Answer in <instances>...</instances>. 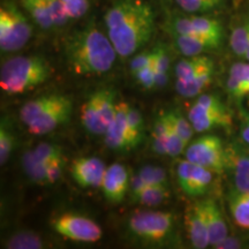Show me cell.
Instances as JSON below:
<instances>
[{
	"mask_svg": "<svg viewBox=\"0 0 249 249\" xmlns=\"http://www.w3.org/2000/svg\"><path fill=\"white\" fill-rule=\"evenodd\" d=\"M104 24L118 55L126 59L150 42L156 14L144 0H114L105 12Z\"/></svg>",
	"mask_w": 249,
	"mask_h": 249,
	"instance_id": "obj_1",
	"label": "cell"
},
{
	"mask_svg": "<svg viewBox=\"0 0 249 249\" xmlns=\"http://www.w3.org/2000/svg\"><path fill=\"white\" fill-rule=\"evenodd\" d=\"M65 58L76 75H102L111 70L117 51L99 27L91 22L71 34L65 40Z\"/></svg>",
	"mask_w": 249,
	"mask_h": 249,
	"instance_id": "obj_2",
	"label": "cell"
},
{
	"mask_svg": "<svg viewBox=\"0 0 249 249\" xmlns=\"http://www.w3.org/2000/svg\"><path fill=\"white\" fill-rule=\"evenodd\" d=\"M51 75V67L40 55H18L2 62L0 87L7 95H20L35 89Z\"/></svg>",
	"mask_w": 249,
	"mask_h": 249,
	"instance_id": "obj_3",
	"label": "cell"
},
{
	"mask_svg": "<svg viewBox=\"0 0 249 249\" xmlns=\"http://www.w3.org/2000/svg\"><path fill=\"white\" fill-rule=\"evenodd\" d=\"M129 235L142 244L165 245L176 235V217L169 211L140 210L127 222Z\"/></svg>",
	"mask_w": 249,
	"mask_h": 249,
	"instance_id": "obj_4",
	"label": "cell"
},
{
	"mask_svg": "<svg viewBox=\"0 0 249 249\" xmlns=\"http://www.w3.org/2000/svg\"><path fill=\"white\" fill-rule=\"evenodd\" d=\"M33 36V24L24 9L13 0H2L0 6V50L17 52Z\"/></svg>",
	"mask_w": 249,
	"mask_h": 249,
	"instance_id": "obj_5",
	"label": "cell"
},
{
	"mask_svg": "<svg viewBox=\"0 0 249 249\" xmlns=\"http://www.w3.org/2000/svg\"><path fill=\"white\" fill-rule=\"evenodd\" d=\"M187 117L196 133H205L213 128L230 129L233 124L231 111L213 93L200 95Z\"/></svg>",
	"mask_w": 249,
	"mask_h": 249,
	"instance_id": "obj_6",
	"label": "cell"
},
{
	"mask_svg": "<svg viewBox=\"0 0 249 249\" xmlns=\"http://www.w3.org/2000/svg\"><path fill=\"white\" fill-rule=\"evenodd\" d=\"M171 35H189L210 40L217 48L223 43L224 29L217 18L200 14L172 15L166 21Z\"/></svg>",
	"mask_w": 249,
	"mask_h": 249,
	"instance_id": "obj_7",
	"label": "cell"
},
{
	"mask_svg": "<svg viewBox=\"0 0 249 249\" xmlns=\"http://www.w3.org/2000/svg\"><path fill=\"white\" fill-rule=\"evenodd\" d=\"M186 160L217 174L225 173V144L216 135H203L187 145Z\"/></svg>",
	"mask_w": 249,
	"mask_h": 249,
	"instance_id": "obj_8",
	"label": "cell"
},
{
	"mask_svg": "<svg viewBox=\"0 0 249 249\" xmlns=\"http://www.w3.org/2000/svg\"><path fill=\"white\" fill-rule=\"evenodd\" d=\"M51 226L62 238L75 242H97L103 236V231L98 224L77 213L60 214L52 219Z\"/></svg>",
	"mask_w": 249,
	"mask_h": 249,
	"instance_id": "obj_9",
	"label": "cell"
},
{
	"mask_svg": "<svg viewBox=\"0 0 249 249\" xmlns=\"http://www.w3.org/2000/svg\"><path fill=\"white\" fill-rule=\"evenodd\" d=\"M225 173L231 181V191L249 193V145L242 141L225 144Z\"/></svg>",
	"mask_w": 249,
	"mask_h": 249,
	"instance_id": "obj_10",
	"label": "cell"
},
{
	"mask_svg": "<svg viewBox=\"0 0 249 249\" xmlns=\"http://www.w3.org/2000/svg\"><path fill=\"white\" fill-rule=\"evenodd\" d=\"M213 173L210 170L198 166L188 160H180L177 164V180L186 195L196 197L205 194L213 182Z\"/></svg>",
	"mask_w": 249,
	"mask_h": 249,
	"instance_id": "obj_11",
	"label": "cell"
},
{
	"mask_svg": "<svg viewBox=\"0 0 249 249\" xmlns=\"http://www.w3.org/2000/svg\"><path fill=\"white\" fill-rule=\"evenodd\" d=\"M71 111H73L71 99L68 96H65L57 105L28 124V130L34 135H45L53 132L59 126L66 124L71 119Z\"/></svg>",
	"mask_w": 249,
	"mask_h": 249,
	"instance_id": "obj_12",
	"label": "cell"
},
{
	"mask_svg": "<svg viewBox=\"0 0 249 249\" xmlns=\"http://www.w3.org/2000/svg\"><path fill=\"white\" fill-rule=\"evenodd\" d=\"M105 167L102 160L97 157L75 158L71 165V176L82 188L101 187Z\"/></svg>",
	"mask_w": 249,
	"mask_h": 249,
	"instance_id": "obj_13",
	"label": "cell"
},
{
	"mask_svg": "<svg viewBox=\"0 0 249 249\" xmlns=\"http://www.w3.org/2000/svg\"><path fill=\"white\" fill-rule=\"evenodd\" d=\"M130 177L126 167L121 164H112L107 167L101 185L105 198L113 204L124 201L129 192Z\"/></svg>",
	"mask_w": 249,
	"mask_h": 249,
	"instance_id": "obj_14",
	"label": "cell"
},
{
	"mask_svg": "<svg viewBox=\"0 0 249 249\" xmlns=\"http://www.w3.org/2000/svg\"><path fill=\"white\" fill-rule=\"evenodd\" d=\"M185 227L192 246L196 249H203L210 246L209 232L202 201H197L187 207L185 211Z\"/></svg>",
	"mask_w": 249,
	"mask_h": 249,
	"instance_id": "obj_15",
	"label": "cell"
},
{
	"mask_svg": "<svg viewBox=\"0 0 249 249\" xmlns=\"http://www.w3.org/2000/svg\"><path fill=\"white\" fill-rule=\"evenodd\" d=\"M129 104L126 102L117 103V113L107 132L104 134L105 144L112 150H130V134L127 123V111Z\"/></svg>",
	"mask_w": 249,
	"mask_h": 249,
	"instance_id": "obj_16",
	"label": "cell"
},
{
	"mask_svg": "<svg viewBox=\"0 0 249 249\" xmlns=\"http://www.w3.org/2000/svg\"><path fill=\"white\" fill-rule=\"evenodd\" d=\"M202 203H203L205 220H207L208 232H209L210 246L214 248L229 235V229H227V224L222 210L218 207L216 201L207 198L202 201Z\"/></svg>",
	"mask_w": 249,
	"mask_h": 249,
	"instance_id": "obj_17",
	"label": "cell"
},
{
	"mask_svg": "<svg viewBox=\"0 0 249 249\" xmlns=\"http://www.w3.org/2000/svg\"><path fill=\"white\" fill-rule=\"evenodd\" d=\"M81 123L87 132L92 135H104L107 129L101 116V95L95 91L82 104L81 107Z\"/></svg>",
	"mask_w": 249,
	"mask_h": 249,
	"instance_id": "obj_18",
	"label": "cell"
},
{
	"mask_svg": "<svg viewBox=\"0 0 249 249\" xmlns=\"http://www.w3.org/2000/svg\"><path fill=\"white\" fill-rule=\"evenodd\" d=\"M64 97L65 95L51 93V95H43L40 97L28 101L20 108V113H18L20 120L27 126L28 124H30L31 121L35 120L39 116H42L52 107L57 105Z\"/></svg>",
	"mask_w": 249,
	"mask_h": 249,
	"instance_id": "obj_19",
	"label": "cell"
},
{
	"mask_svg": "<svg viewBox=\"0 0 249 249\" xmlns=\"http://www.w3.org/2000/svg\"><path fill=\"white\" fill-rule=\"evenodd\" d=\"M214 71V64L207 55H195V57H185L181 59L174 68L177 80L186 81L200 75L202 73Z\"/></svg>",
	"mask_w": 249,
	"mask_h": 249,
	"instance_id": "obj_20",
	"label": "cell"
},
{
	"mask_svg": "<svg viewBox=\"0 0 249 249\" xmlns=\"http://www.w3.org/2000/svg\"><path fill=\"white\" fill-rule=\"evenodd\" d=\"M249 83V62H235L230 68L226 81V90L235 101L244 98L246 86Z\"/></svg>",
	"mask_w": 249,
	"mask_h": 249,
	"instance_id": "obj_21",
	"label": "cell"
},
{
	"mask_svg": "<svg viewBox=\"0 0 249 249\" xmlns=\"http://www.w3.org/2000/svg\"><path fill=\"white\" fill-rule=\"evenodd\" d=\"M20 5L39 29L45 31L54 29L48 0H20Z\"/></svg>",
	"mask_w": 249,
	"mask_h": 249,
	"instance_id": "obj_22",
	"label": "cell"
},
{
	"mask_svg": "<svg viewBox=\"0 0 249 249\" xmlns=\"http://www.w3.org/2000/svg\"><path fill=\"white\" fill-rule=\"evenodd\" d=\"M174 46L185 57H195L201 55L204 52L218 49L210 40L201 37L189 35H172Z\"/></svg>",
	"mask_w": 249,
	"mask_h": 249,
	"instance_id": "obj_23",
	"label": "cell"
},
{
	"mask_svg": "<svg viewBox=\"0 0 249 249\" xmlns=\"http://www.w3.org/2000/svg\"><path fill=\"white\" fill-rule=\"evenodd\" d=\"M227 201L235 225L242 230H249V193L230 191Z\"/></svg>",
	"mask_w": 249,
	"mask_h": 249,
	"instance_id": "obj_24",
	"label": "cell"
},
{
	"mask_svg": "<svg viewBox=\"0 0 249 249\" xmlns=\"http://www.w3.org/2000/svg\"><path fill=\"white\" fill-rule=\"evenodd\" d=\"M170 197L169 186L161 185H148L138 194L130 196L132 202L143 207H157L163 204Z\"/></svg>",
	"mask_w": 249,
	"mask_h": 249,
	"instance_id": "obj_25",
	"label": "cell"
},
{
	"mask_svg": "<svg viewBox=\"0 0 249 249\" xmlns=\"http://www.w3.org/2000/svg\"><path fill=\"white\" fill-rule=\"evenodd\" d=\"M213 71H205L200 75L192 77V79L186 81H176V90L180 96L185 98L196 97L201 95L205 88H208L213 81Z\"/></svg>",
	"mask_w": 249,
	"mask_h": 249,
	"instance_id": "obj_26",
	"label": "cell"
},
{
	"mask_svg": "<svg viewBox=\"0 0 249 249\" xmlns=\"http://www.w3.org/2000/svg\"><path fill=\"white\" fill-rule=\"evenodd\" d=\"M21 165H22L23 172L33 183L39 186L48 185L46 181V169L45 164L42 163L36 157L33 149L27 150L21 158Z\"/></svg>",
	"mask_w": 249,
	"mask_h": 249,
	"instance_id": "obj_27",
	"label": "cell"
},
{
	"mask_svg": "<svg viewBox=\"0 0 249 249\" xmlns=\"http://www.w3.org/2000/svg\"><path fill=\"white\" fill-rule=\"evenodd\" d=\"M45 247L46 242L38 233L27 230L13 233L5 242V248L8 249H40Z\"/></svg>",
	"mask_w": 249,
	"mask_h": 249,
	"instance_id": "obj_28",
	"label": "cell"
},
{
	"mask_svg": "<svg viewBox=\"0 0 249 249\" xmlns=\"http://www.w3.org/2000/svg\"><path fill=\"white\" fill-rule=\"evenodd\" d=\"M165 119H166V151L167 156L170 157H178L183 154L187 148V144L183 142L181 136L179 135L178 130L176 128V124L173 123L170 111L164 112Z\"/></svg>",
	"mask_w": 249,
	"mask_h": 249,
	"instance_id": "obj_29",
	"label": "cell"
},
{
	"mask_svg": "<svg viewBox=\"0 0 249 249\" xmlns=\"http://www.w3.org/2000/svg\"><path fill=\"white\" fill-rule=\"evenodd\" d=\"M15 145L14 130L7 117L1 118L0 124V164L5 165L11 157Z\"/></svg>",
	"mask_w": 249,
	"mask_h": 249,
	"instance_id": "obj_30",
	"label": "cell"
},
{
	"mask_svg": "<svg viewBox=\"0 0 249 249\" xmlns=\"http://www.w3.org/2000/svg\"><path fill=\"white\" fill-rule=\"evenodd\" d=\"M230 46L233 53L245 59L249 46V18L232 30L230 36Z\"/></svg>",
	"mask_w": 249,
	"mask_h": 249,
	"instance_id": "obj_31",
	"label": "cell"
},
{
	"mask_svg": "<svg viewBox=\"0 0 249 249\" xmlns=\"http://www.w3.org/2000/svg\"><path fill=\"white\" fill-rule=\"evenodd\" d=\"M127 123H128L130 134V144H132V149H135L142 141L144 121H143L141 112L136 107H130V105L128 111H127Z\"/></svg>",
	"mask_w": 249,
	"mask_h": 249,
	"instance_id": "obj_32",
	"label": "cell"
},
{
	"mask_svg": "<svg viewBox=\"0 0 249 249\" xmlns=\"http://www.w3.org/2000/svg\"><path fill=\"white\" fill-rule=\"evenodd\" d=\"M224 0H176L180 9L187 14H204L213 11Z\"/></svg>",
	"mask_w": 249,
	"mask_h": 249,
	"instance_id": "obj_33",
	"label": "cell"
},
{
	"mask_svg": "<svg viewBox=\"0 0 249 249\" xmlns=\"http://www.w3.org/2000/svg\"><path fill=\"white\" fill-rule=\"evenodd\" d=\"M166 119L164 113L160 114L155 120L154 129H152V150L160 156H167L166 151Z\"/></svg>",
	"mask_w": 249,
	"mask_h": 249,
	"instance_id": "obj_34",
	"label": "cell"
},
{
	"mask_svg": "<svg viewBox=\"0 0 249 249\" xmlns=\"http://www.w3.org/2000/svg\"><path fill=\"white\" fill-rule=\"evenodd\" d=\"M138 174L141 177L143 181L147 185H161L169 186V179L167 174L163 167L154 166V165H147L140 169Z\"/></svg>",
	"mask_w": 249,
	"mask_h": 249,
	"instance_id": "obj_35",
	"label": "cell"
},
{
	"mask_svg": "<svg viewBox=\"0 0 249 249\" xmlns=\"http://www.w3.org/2000/svg\"><path fill=\"white\" fill-rule=\"evenodd\" d=\"M48 5L54 29H61L67 26L71 18L62 0H48Z\"/></svg>",
	"mask_w": 249,
	"mask_h": 249,
	"instance_id": "obj_36",
	"label": "cell"
},
{
	"mask_svg": "<svg viewBox=\"0 0 249 249\" xmlns=\"http://www.w3.org/2000/svg\"><path fill=\"white\" fill-rule=\"evenodd\" d=\"M170 113H171V117H172V119H173L174 124H176V128H177V130H178L179 135L181 136L183 142L188 145L189 143H191V140L195 133L194 127H193L192 123L189 121L188 117L185 118L179 111H177V110L170 111Z\"/></svg>",
	"mask_w": 249,
	"mask_h": 249,
	"instance_id": "obj_37",
	"label": "cell"
},
{
	"mask_svg": "<svg viewBox=\"0 0 249 249\" xmlns=\"http://www.w3.org/2000/svg\"><path fill=\"white\" fill-rule=\"evenodd\" d=\"M33 150L35 152L36 157L45 165L48 164L50 160L64 156L61 148L57 144H53V143H48V142L39 143V144L36 145Z\"/></svg>",
	"mask_w": 249,
	"mask_h": 249,
	"instance_id": "obj_38",
	"label": "cell"
},
{
	"mask_svg": "<svg viewBox=\"0 0 249 249\" xmlns=\"http://www.w3.org/2000/svg\"><path fill=\"white\" fill-rule=\"evenodd\" d=\"M71 20H79L89 12L91 0H62Z\"/></svg>",
	"mask_w": 249,
	"mask_h": 249,
	"instance_id": "obj_39",
	"label": "cell"
},
{
	"mask_svg": "<svg viewBox=\"0 0 249 249\" xmlns=\"http://www.w3.org/2000/svg\"><path fill=\"white\" fill-rule=\"evenodd\" d=\"M155 48L152 50H148V51H142L139 52L138 54H135L132 58V60L129 62V70L132 71V74L135 73L142 68H145L148 66H154L155 65Z\"/></svg>",
	"mask_w": 249,
	"mask_h": 249,
	"instance_id": "obj_40",
	"label": "cell"
},
{
	"mask_svg": "<svg viewBox=\"0 0 249 249\" xmlns=\"http://www.w3.org/2000/svg\"><path fill=\"white\" fill-rule=\"evenodd\" d=\"M65 165H66V160H65L64 156L62 157L54 158V160H50L45 165L46 181H48V185L55 183L61 178L62 173L65 171Z\"/></svg>",
	"mask_w": 249,
	"mask_h": 249,
	"instance_id": "obj_41",
	"label": "cell"
},
{
	"mask_svg": "<svg viewBox=\"0 0 249 249\" xmlns=\"http://www.w3.org/2000/svg\"><path fill=\"white\" fill-rule=\"evenodd\" d=\"M155 71L157 73L169 74L170 70V55L169 51H167V46L165 44H158L155 46Z\"/></svg>",
	"mask_w": 249,
	"mask_h": 249,
	"instance_id": "obj_42",
	"label": "cell"
},
{
	"mask_svg": "<svg viewBox=\"0 0 249 249\" xmlns=\"http://www.w3.org/2000/svg\"><path fill=\"white\" fill-rule=\"evenodd\" d=\"M134 80L145 90L156 88V71L154 66L142 68L133 74Z\"/></svg>",
	"mask_w": 249,
	"mask_h": 249,
	"instance_id": "obj_43",
	"label": "cell"
},
{
	"mask_svg": "<svg viewBox=\"0 0 249 249\" xmlns=\"http://www.w3.org/2000/svg\"><path fill=\"white\" fill-rule=\"evenodd\" d=\"M246 247L245 242L242 241L241 238L236 235H227L224 240L218 244L216 247L217 249H239Z\"/></svg>",
	"mask_w": 249,
	"mask_h": 249,
	"instance_id": "obj_44",
	"label": "cell"
},
{
	"mask_svg": "<svg viewBox=\"0 0 249 249\" xmlns=\"http://www.w3.org/2000/svg\"><path fill=\"white\" fill-rule=\"evenodd\" d=\"M148 185L143 181L141 177L139 174L134 176L130 178V182H129V196H133L135 194H138L142 191L143 188H145Z\"/></svg>",
	"mask_w": 249,
	"mask_h": 249,
	"instance_id": "obj_45",
	"label": "cell"
},
{
	"mask_svg": "<svg viewBox=\"0 0 249 249\" xmlns=\"http://www.w3.org/2000/svg\"><path fill=\"white\" fill-rule=\"evenodd\" d=\"M240 139L249 145V112L242 113L240 124Z\"/></svg>",
	"mask_w": 249,
	"mask_h": 249,
	"instance_id": "obj_46",
	"label": "cell"
},
{
	"mask_svg": "<svg viewBox=\"0 0 249 249\" xmlns=\"http://www.w3.org/2000/svg\"><path fill=\"white\" fill-rule=\"evenodd\" d=\"M247 96H249V83L247 86H246L245 88V91H244V98L247 97Z\"/></svg>",
	"mask_w": 249,
	"mask_h": 249,
	"instance_id": "obj_47",
	"label": "cell"
},
{
	"mask_svg": "<svg viewBox=\"0 0 249 249\" xmlns=\"http://www.w3.org/2000/svg\"><path fill=\"white\" fill-rule=\"evenodd\" d=\"M245 59L249 62V46H248V50H247V53H246V55H245Z\"/></svg>",
	"mask_w": 249,
	"mask_h": 249,
	"instance_id": "obj_48",
	"label": "cell"
},
{
	"mask_svg": "<svg viewBox=\"0 0 249 249\" xmlns=\"http://www.w3.org/2000/svg\"><path fill=\"white\" fill-rule=\"evenodd\" d=\"M247 248H249V242H248V246H247Z\"/></svg>",
	"mask_w": 249,
	"mask_h": 249,
	"instance_id": "obj_49",
	"label": "cell"
},
{
	"mask_svg": "<svg viewBox=\"0 0 249 249\" xmlns=\"http://www.w3.org/2000/svg\"><path fill=\"white\" fill-rule=\"evenodd\" d=\"M160 1H165V0H160Z\"/></svg>",
	"mask_w": 249,
	"mask_h": 249,
	"instance_id": "obj_50",
	"label": "cell"
}]
</instances>
